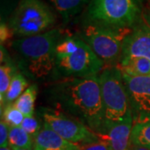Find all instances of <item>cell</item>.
Returning a JSON list of instances; mask_svg holds the SVG:
<instances>
[{"instance_id": "cell-1", "label": "cell", "mask_w": 150, "mask_h": 150, "mask_svg": "<svg viewBox=\"0 0 150 150\" xmlns=\"http://www.w3.org/2000/svg\"><path fill=\"white\" fill-rule=\"evenodd\" d=\"M50 97L64 112L98 135L105 134V118L98 76L64 78L50 88Z\"/></svg>"}, {"instance_id": "cell-2", "label": "cell", "mask_w": 150, "mask_h": 150, "mask_svg": "<svg viewBox=\"0 0 150 150\" xmlns=\"http://www.w3.org/2000/svg\"><path fill=\"white\" fill-rule=\"evenodd\" d=\"M63 38V32L54 28L15 40L12 43V48L21 56L31 75L40 79L55 69L56 47Z\"/></svg>"}, {"instance_id": "cell-3", "label": "cell", "mask_w": 150, "mask_h": 150, "mask_svg": "<svg viewBox=\"0 0 150 150\" xmlns=\"http://www.w3.org/2000/svg\"><path fill=\"white\" fill-rule=\"evenodd\" d=\"M105 118V134L114 124L133 118L129 93L119 66L104 67L98 75Z\"/></svg>"}, {"instance_id": "cell-4", "label": "cell", "mask_w": 150, "mask_h": 150, "mask_svg": "<svg viewBox=\"0 0 150 150\" xmlns=\"http://www.w3.org/2000/svg\"><path fill=\"white\" fill-rule=\"evenodd\" d=\"M87 16L93 24L114 28H133L142 18L141 0H91Z\"/></svg>"}, {"instance_id": "cell-5", "label": "cell", "mask_w": 150, "mask_h": 150, "mask_svg": "<svg viewBox=\"0 0 150 150\" xmlns=\"http://www.w3.org/2000/svg\"><path fill=\"white\" fill-rule=\"evenodd\" d=\"M129 28H114L88 23L81 33L83 40L101 59L104 67L117 66L120 60L123 42L131 33Z\"/></svg>"}, {"instance_id": "cell-6", "label": "cell", "mask_w": 150, "mask_h": 150, "mask_svg": "<svg viewBox=\"0 0 150 150\" xmlns=\"http://www.w3.org/2000/svg\"><path fill=\"white\" fill-rule=\"evenodd\" d=\"M55 19L54 13L42 0H20L8 26L17 36L31 37L45 33Z\"/></svg>"}, {"instance_id": "cell-7", "label": "cell", "mask_w": 150, "mask_h": 150, "mask_svg": "<svg viewBox=\"0 0 150 150\" xmlns=\"http://www.w3.org/2000/svg\"><path fill=\"white\" fill-rule=\"evenodd\" d=\"M103 68L102 60L81 39L79 47L74 54L56 59L54 69L64 78H90L98 76Z\"/></svg>"}, {"instance_id": "cell-8", "label": "cell", "mask_w": 150, "mask_h": 150, "mask_svg": "<svg viewBox=\"0 0 150 150\" xmlns=\"http://www.w3.org/2000/svg\"><path fill=\"white\" fill-rule=\"evenodd\" d=\"M41 117L44 126L70 143L81 145L99 139L98 134L88 129L84 123L71 116L52 110H43Z\"/></svg>"}, {"instance_id": "cell-9", "label": "cell", "mask_w": 150, "mask_h": 150, "mask_svg": "<svg viewBox=\"0 0 150 150\" xmlns=\"http://www.w3.org/2000/svg\"><path fill=\"white\" fill-rule=\"evenodd\" d=\"M129 93L134 124L150 120V77L123 74Z\"/></svg>"}, {"instance_id": "cell-10", "label": "cell", "mask_w": 150, "mask_h": 150, "mask_svg": "<svg viewBox=\"0 0 150 150\" xmlns=\"http://www.w3.org/2000/svg\"><path fill=\"white\" fill-rule=\"evenodd\" d=\"M141 57L150 61V27L143 17L125 38L121 58Z\"/></svg>"}, {"instance_id": "cell-11", "label": "cell", "mask_w": 150, "mask_h": 150, "mask_svg": "<svg viewBox=\"0 0 150 150\" xmlns=\"http://www.w3.org/2000/svg\"><path fill=\"white\" fill-rule=\"evenodd\" d=\"M134 118L109 127L104 135H98L107 140L111 150H129L131 144V133Z\"/></svg>"}, {"instance_id": "cell-12", "label": "cell", "mask_w": 150, "mask_h": 150, "mask_svg": "<svg viewBox=\"0 0 150 150\" xmlns=\"http://www.w3.org/2000/svg\"><path fill=\"white\" fill-rule=\"evenodd\" d=\"M35 150H80V146L70 143L43 125V129L34 138Z\"/></svg>"}, {"instance_id": "cell-13", "label": "cell", "mask_w": 150, "mask_h": 150, "mask_svg": "<svg viewBox=\"0 0 150 150\" xmlns=\"http://www.w3.org/2000/svg\"><path fill=\"white\" fill-rule=\"evenodd\" d=\"M123 74L130 76L150 77V61L141 57H127L119 60Z\"/></svg>"}, {"instance_id": "cell-14", "label": "cell", "mask_w": 150, "mask_h": 150, "mask_svg": "<svg viewBox=\"0 0 150 150\" xmlns=\"http://www.w3.org/2000/svg\"><path fill=\"white\" fill-rule=\"evenodd\" d=\"M8 144L12 149H32L34 147V138L21 127H10Z\"/></svg>"}, {"instance_id": "cell-15", "label": "cell", "mask_w": 150, "mask_h": 150, "mask_svg": "<svg viewBox=\"0 0 150 150\" xmlns=\"http://www.w3.org/2000/svg\"><path fill=\"white\" fill-rule=\"evenodd\" d=\"M27 87L28 82L23 75L20 74H15L13 75L9 88L4 98L3 102L1 103V109L8 104L14 103L23 94V93L27 89Z\"/></svg>"}, {"instance_id": "cell-16", "label": "cell", "mask_w": 150, "mask_h": 150, "mask_svg": "<svg viewBox=\"0 0 150 150\" xmlns=\"http://www.w3.org/2000/svg\"><path fill=\"white\" fill-rule=\"evenodd\" d=\"M37 92V85L32 84L23 93V94L14 103L15 106L23 112L25 117L33 116Z\"/></svg>"}, {"instance_id": "cell-17", "label": "cell", "mask_w": 150, "mask_h": 150, "mask_svg": "<svg viewBox=\"0 0 150 150\" xmlns=\"http://www.w3.org/2000/svg\"><path fill=\"white\" fill-rule=\"evenodd\" d=\"M65 21L76 15L88 0H50Z\"/></svg>"}, {"instance_id": "cell-18", "label": "cell", "mask_w": 150, "mask_h": 150, "mask_svg": "<svg viewBox=\"0 0 150 150\" xmlns=\"http://www.w3.org/2000/svg\"><path fill=\"white\" fill-rule=\"evenodd\" d=\"M131 144L150 149V120L134 123L131 133Z\"/></svg>"}, {"instance_id": "cell-19", "label": "cell", "mask_w": 150, "mask_h": 150, "mask_svg": "<svg viewBox=\"0 0 150 150\" xmlns=\"http://www.w3.org/2000/svg\"><path fill=\"white\" fill-rule=\"evenodd\" d=\"M81 38L67 35L64 37L58 43L56 47L55 55L56 59H61L74 54L79 48Z\"/></svg>"}, {"instance_id": "cell-20", "label": "cell", "mask_w": 150, "mask_h": 150, "mask_svg": "<svg viewBox=\"0 0 150 150\" xmlns=\"http://www.w3.org/2000/svg\"><path fill=\"white\" fill-rule=\"evenodd\" d=\"M3 110V109H1ZM4 121L9 127H20L25 116L15 106L14 103L8 104L4 108V112H1Z\"/></svg>"}, {"instance_id": "cell-21", "label": "cell", "mask_w": 150, "mask_h": 150, "mask_svg": "<svg viewBox=\"0 0 150 150\" xmlns=\"http://www.w3.org/2000/svg\"><path fill=\"white\" fill-rule=\"evenodd\" d=\"M14 74H15L14 69L10 64L6 63L4 64H1L0 67V101L1 102L0 103L3 102L4 98L9 88L11 81Z\"/></svg>"}, {"instance_id": "cell-22", "label": "cell", "mask_w": 150, "mask_h": 150, "mask_svg": "<svg viewBox=\"0 0 150 150\" xmlns=\"http://www.w3.org/2000/svg\"><path fill=\"white\" fill-rule=\"evenodd\" d=\"M20 127L29 135H31L33 138H35L41 131L40 124L33 116L25 117Z\"/></svg>"}, {"instance_id": "cell-23", "label": "cell", "mask_w": 150, "mask_h": 150, "mask_svg": "<svg viewBox=\"0 0 150 150\" xmlns=\"http://www.w3.org/2000/svg\"><path fill=\"white\" fill-rule=\"evenodd\" d=\"M79 146L80 150H111L107 140L101 136H99L98 140L81 144Z\"/></svg>"}, {"instance_id": "cell-24", "label": "cell", "mask_w": 150, "mask_h": 150, "mask_svg": "<svg viewBox=\"0 0 150 150\" xmlns=\"http://www.w3.org/2000/svg\"><path fill=\"white\" fill-rule=\"evenodd\" d=\"M9 126L1 119L0 122V148L8 147V134H9Z\"/></svg>"}, {"instance_id": "cell-25", "label": "cell", "mask_w": 150, "mask_h": 150, "mask_svg": "<svg viewBox=\"0 0 150 150\" xmlns=\"http://www.w3.org/2000/svg\"><path fill=\"white\" fill-rule=\"evenodd\" d=\"M11 33H13V31L11 30L9 26H7L5 23H1V28H0V39H1V43H4L8 38H10Z\"/></svg>"}, {"instance_id": "cell-26", "label": "cell", "mask_w": 150, "mask_h": 150, "mask_svg": "<svg viewBox=\"0 0 150 150\" xmlns=\"http://www.w3.org/2000/svg\"><path fill=\"white\" fill-rule=\"evenodd\" d=\"M142 17L145 20V22L150 26V8H147L144 13H142Z\"/></svg>"}, {"instance_id": "cell-27", "label": "cell", "mask_w": 150, "mask_h": 150, "mask_svg": "<svg viewBox=\"0 0 150 150\" xmlns=\"http://www.w3.org/2000/svg\"><path fill=\"white\" fill-rule=\"evenodd\" d=\"M129 150H150L146 149V148H144V147H140V146H138V145H134L133 144H130V147H129Z\"/></svg>"}, {"instance_id": "cell-28", "label": "cell", "mask_w": 150, "mask_h": 150, "mask_svg": "<svg viewBox=\"0 0 150 150\" xmlns=\"http://www.w3.org/2000/svg\"><path fill=\"white\" fill-rule=\"evenodd\" d=\"M0 150H13V149H12L10 147L8 146V147H1V148H0Z\"/></svg>"}, {"instance_id": "cell-29", "label": "cell", "mask_w": 150, "mask_h": 150, "mask_svg": "<svg viewBox=\"0 0 150 150\" xmlns=\"http://www.w3.org/2000/svg\"><path fill=\"white\" fill-rule=\"evenodd\" d=\"M13 150H35V149H34V148H33V149H13Z\"/></svg>"}, {"instance_id": "cell-30", "label": "cell", "mask_w": 150, "mask_h": 150, "mask_svg": "<svg viewBox=\"0 0 150 150\" xmlns=\"http://www.w3.org/2000/svg\"><path fill=\"white\" fill-rule=\"evenodd\" d=\"M149 27H150V26H149Z\"/></svg>"}]
</instances>
